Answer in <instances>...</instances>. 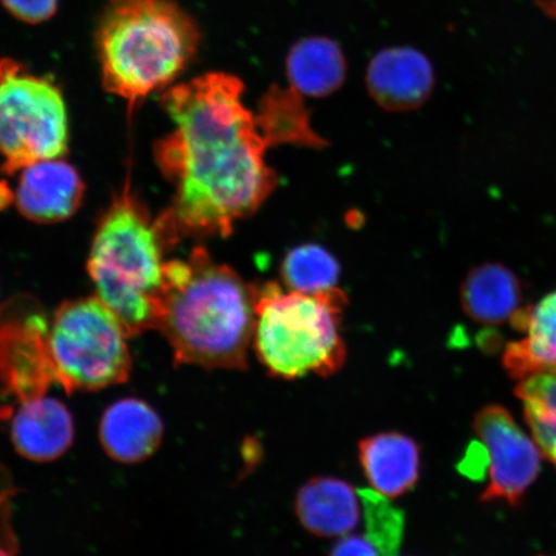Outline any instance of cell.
<instances>
[{
  "instance_id": "cell-1",
  "label": "cell",
  "mask_w": 556,
  "mask_h": 556,
  "mask_svg": "<svg viewBox=\"0 0 556 556\" xmlns=\"http://www.w3.org/2000/svg\"><path fill=\"white\" fill-rule=\"evenodd\" d=\"M243 92L238 76L207 73L160 100L174 128L156 142L155 162L174 198L159 218L174 242L228 238L276 189L277 174L264 160L268 144Z\"/></svg>"
},
{
  "instance_id": "cell-2",
  "label": "cell",
  "mask_w": 556,
  "mask_h": 556,
  "mask_svg": "<svg viewBox=\"0 0 556 556\" xmlns=\"http://www.w3.org/2000/svg\"><path fill=\"white\" fill-rule=\"evenodd\" d=\"M258 293L260 287L215 262L204 248L166 262L157 330L176 365L245 371Z\"/></svg>"
},
{
  "instance_id": "cell-3",
  "label": "cell",
  "mask_w": 556,
  "mask_h": 556,
  "mask_svg": "<svg viewBox=\"0 0 556 556\" xmlns=\"http://www.w3.org/2000/svg\"><path fill=\"white\" fill-rule=\"evenodd\" d=\"M200 43L198 24L174 0H108L94 34L103 88L134 110L176 80Z\"/></svg>"
},
{
  "instance_id": "cell-4",
  "label": "cell",
  "mask_w": 556,
  "mask_h": 556,
  "mask_svg": "<svg viewBox=\"0 0 556 556\" xmlns=\"http://www.w3.org/2000/svg\"><path fill=\"white\" fill-rule=\"evenodd\" d=\"M172 245L162 222L151 219L128 187L97 228L88 273L96 296L119 319L129 338L157 330L164 253Z\"/></svg>"
},
{
  "instance_id": "cell-5",
  "label": "cell",
  "mask_w": 556,
  "mask_h": 556,
  "mask_svg": "<svg viewBox=\"0 0 556 556\" xmlns=\"http://www.w3.org/2000/svg\"><path fill=\"white\" fill-rule=\"evenodd\" d=\"M346 304L338 288L304 294L283 293L275 282L260 287L252 346L270 377L329 378L342 370L346 348L340 325Z\"/></svg>"
},
{
  "instance_id": "cell-6",
  "label": "cell",
  "mask_w": 556,
  "mask_h": 556,
  "mask_svg": "<svg viewBox=\"0 0 556 556\" xmlns=\"http://www.w3.org/2000/svg\"><path fill=\"white\" fill-rule=\"evenodd\" d=\"M128 339L119 319L97 296L60 305L46 339L54 382L67 393L123 384L131 370Z\"/></svg>"
},
{
  "instance_id": "cell-7",
  "label": "cell",
  "mask_w": 556,
  "mask_h": 556,
  "mask_svg": "<svg viewBox=\"0 0 556 556\" xmlns=\"http://www.w3.org/2000/svg\"><path fill=\"white\" fill-rule=\"evenodd\" d=\"M67 146V109L60 88L16 60L0 59L2 172L12 176L27 165L62 159Z\"/></svg>"
},
{
  "instance_id": "cell-8",
  "label": "cell",
  "mask_w": 556,
  "mask_h": 556,
  "mask_svg": "<svg viewBox=\"0 0 556 556\" xmlns=\"http://www.w3.org/2000/svg\"><path fill=\"white\" fill-rule=\"evenodd\" d=\"M472 427L483 444L489 465L490 482L482 502L504 500L510 505L519 504L540 472L541 451L538 444L502 406L482 408Z\"/></svg>"
},
{
  "instance_id": "cell-9",
  "label": "cell",
  "mask_w": 556,
  "mask_h": 556,
  "mask_svg": "<svg viewBox=\"0 0 556 556\" xmlns=\"http://www.w3.org/2000/svg\"><path fill=\"white\" fill-rule=\"evenodd\" d=\"M435 74L426 54L412 47L386 48L366 70V87L374 102L393 113L416 110L433 93Z\"/></svg>"
},
{
  "instance_id": "cell-10",
  "label": "cell",
  "mask_w": 556,
  "mask_h": 556,
  "mask_svg": "<svg viewBox=\"0 0 556 556\" xmlns=\"http://www.w3.org/2000/svg\"><path fill=\"white\" fill-rule=\"evenodd\" d=\"M15 201L23 217L37 224H58L78 212L86 186L73 165L43 160L21 169Z\"/></svg>"
},
{
  "instance_id": "cell-11",
  "label": "cell",
  "mask_w": 556,
  "mask_h": 556,
  "mask_svg": "<svg viewBox=\"0 0 556 556\" xmlns=\"http://www.w3.org/2000/svg\"><path fill=\"white\" fill-rule=\"evenodd\" d=\"M72 413L47 393L21 400L11 420V442L21 457L45 464L58 460L73 446Z\"/></svg>"
},
{
  "instance_id": "cell-12",
  "label": "cell",
  "mask_w": 556,
  "mask_h": 556,
  "mask_svg": "<svg viewBox=\"0 0 556 556\" xmlns=\"http://www.w3.org/2000/svg\"><path fill=\"white\" fill-rule=\"evenodd\" d=\"M99 437L104 454L111 460L139 464L162 446L164 424L148 402L123 399L104 409Z\"/></svg>"
},
{
  "instance_id": "cell-13",
  "label": "cell",
  "mask_w": 556,
  "mask_h": 556,
  "mask_svg": "<svg viewBox=\"0 0 556 556\" xmlns=\"http://www.w3.org/2000/svg\"><path fill=\"white\" fill-rule=\"evenodd\" d=\"M358 457L368 483L382 497L405 496L419 482L421 454L412 437L399 432L368 435L358 443Z\"/></svg>"
},
{
  "instance_id": "cell-14",
  "label": "cell",
  "mask_w": 556,
  "mask_h": 556,
  "mask_svg": "<svg viewBox=\"0 0 556 556\" xmlns=\"http://www.w3.org/2000/svg\"><path fill=\"white\" fill-rule=\"evenodd\" d=\"M359 505L352 484L339 478L316 477L299 489L295 514L313 536L343 538L359 525Z\"/></svg>"
},
{
  "instance_id": "cell-15",
  "label": "cell",
  "mask_w": 556,
  "mask_h": 556,
  "mask_svg": "<svg viewBox=\"0 0 556 556\" xmlns=\"http://www.w3.org/2000/svg\"><path fill=\"white\" fill-rule=\"evenodd\" d=\"M513 328L525 338L506 345L505 370L518 381L556 370V291L511 318Z\"/></svg>"
},
{
  "instance_id": "cell-16",
  "label": "cell",
  "mask_w": 556,
  "mask_h": 556,
  "mask_svg": "<svg viewBox=\"0 0 556 556\" xmlns=\"http://www.w3.org/2000/svg\"><path fill=\"white\" fill-rule=\"evenodd\" d=\"M290 87L303 97L323 99L344 85L346 60L342 48L328 37L296 41L287 58Z\"/></svg>"
},
{
  "instance_id": "cell-17",
  "label": "cell",
  "mask_w": 556,
  "mask_h": 556,
  "mask_svg": "<svg viewBox=\"0 0 556 556\" xmlns=\"http://www.w3.org/2000/svg\"><path fill=\"white\" fill-rule=\"evenodd\" d=\"M521 287L509 268L485 263L471 269L462 287V304L467 316L482 325L511 321L520 309Z\"/></svg>"
},
{
  "instance_id": "cell-18",
  "label": "cell",
  "mask_w": 556,
  "mask_h": 556,
  "mask_svg": "<svg viewBox=\"0 0 556 556\" xmlns=\"http://www.w3.org/2000/svg\"><path fill=\"white\" fill-rule=\"evenodd\" d=\"M255 119L268 148L296 144L323 149L328 146V142L313 130L303 96L294 88L269 87L258 103Z\"/></svg>"
},
{
  "instance_id": "cell-19",
  "label": "cell",
  "mask_w": 556,
  "mask_h": 556,
  "mask_svg": "<svg viewBox=\"0 0 556 556\" xmlns=\"http://www.w3.org/2000/svg\"><path fill=\"white\" fill-rule=\"evenodd\" d=\"M516 394L534 442L556 468V370L520 380Z\"/></svg>"
},
{
  "instance_id": "cell-20",
  "label": "cell",
  "mask_w": 556,
  "mask_h": 556,
  "mask_svg": "<svg viewBox=\"0 0 556 556\" xmlns=\"http://www.w3.org/2000/svg\"><path fill=\"white\" fill-rule=\"evenodd\" d=\"M339 276L336 256L316 243L291 249L281 264L285 287L298 293L316 294L336 289Z\"/></svg>"
},
{
  "instance_id": "cell-21",
  "label": "cell",
  "mask_w": 556,
  "mask_h": 556,
  "mask_svg": "<svg viewBox=\"0 0 556 556\" xmlns=\"http://www.w3.org/2000/svg\"><path fill=\"white\" fill-rule=\"evenodd\" d=\"M364 498L367 511V538L377 545L381 556H395L402 534L401 513L387 505L381 497L374 498L366 495Z\"/></svg>"
},
{
  "instance_id": "cell-22",
  "label": "cell",
  "mask_w": 556,
  "mask_h": 556,
  "mask_svg": "<svg viewBox=\"0 0 556 556\" xmlns=\"http://www.w3.org/2000/svg\"><path fill=\"white\" fill-rule=\"evenodd\" d=\"M4 9L26 24H41L58 12L59 0H0Z\"/></svg>"
},
{
  "instance_id": "cell-23",
  "label": "cell",
  "mask_w": 556,
  "mask_h": 556,
  "mask_svg": "<svg viewBox=\"0 0 556 556\" xmlns=\"http://www.w3.org/2000/svg\"><path fill=\"white\" fill-rule=\"evenodd\" d=\"M329 556H381L379 548L367 536L346 534L331 548Z\"/></svg>"
},
{
  "instance_id": "cell-24",
  "label": "cell",
  "mask_w": 556,
  "mask_h": 556,
  "mask_svg": "<svg viewBox=\"0 0 556 556\" xmlns=\"http://www.w3.org/2000/svg\"><path fill=\"white\" fill-rule=\"evenodd\" d=\"M540 5L546 12V15L556 20V0H544Z\"/></svg>"
},
{
  "instance_id": "cell-25",
  "label": "cell",
  "mask_w": 556,
  "mask_h": 556,
  "mask_svg": "<svg viewBox=\"0 0 556 556\" xmlns=\"http://www.w3.org/2000/svg\"><path fill=\"white\" fill-rule=\"evenodd\" d=\"M0 556H13L11 552V546H3L0 544Z\"/></svg>"
},
{
  "instance_id": "cell-26",
  "label": "cell",
  "mask_w": 556,
  "mask_h": 556,
  "mask_svg": "<svg viewBox=\"0 0 556 556\" xmlns=\"http://www.w3.org/2000/svg\"><path fill=\"white\" fill-rule=\"evenodd\" d=\"M554 556H556V555H554Z\"/></svg>"
}]
</instances>
